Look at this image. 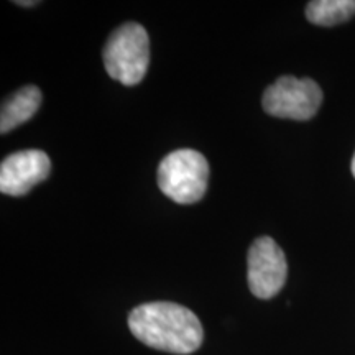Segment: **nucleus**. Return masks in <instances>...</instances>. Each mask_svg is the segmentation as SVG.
I'll use <instances>...</instances> for the list:
<instances>
[{"label": "nucleus", "mask_w": 355, "mask_h": 355, "mask_svg": "<svg viewBox=\"0 0 355 355\" xmlns=\"http://www.w3.org/2000/svg\"><path fill=\"white\" fill-rule=\"evenodd\" d=\"M128 327L140 343L162 352L188 355L196 352L204 340L196 314L168 301L137 306L128 316Z\"/></svg>", "instance_id": "nucleus-1"}, {"label": "nucleus", "mask_w": 355, "mask_h": 355, "mask_svg": "<svg viewBox=\"0 0 355 355\" xmlns=\"http://www.w3.org/2000/svg\"><path fill=\"white\" fill-rule=\"evenodd\" d=\"M104 66L107 74L123 86H135L145 78L150 64V40L140 24L119 26L105 43Z\"/></svg>", "instance_id": "nucleus-2"}, {"label": "nucleus", "mask_w": 355, "mask_h": 355, "mask_svg": "<svg viewBox=\"0 0 355 355\" xmlns=\"http://www.w3.org/2000/svg\"><path fill=\"white\" fill-rule=\"evenodd\" d=\"M209 165L196 150H175L158 166V186L162 193L178 204H194L207 189Z\"/></svg>", "instance_id": "nucleus-3"}, {"label": "nucleus", "mask_w": 355, "mask_h": 355, "mask_svg": "<svg viewBox=\"0 0 355 355\" xmlns=\"http://www.w3.org/2000/svg\"><path fill=\"white\" fill-rule=\"evenodd\" d=\"M263 109L266 114L290 121H309L322 104V91L309 78L283 76L265 91Z\"/></svg>", "instance_id": "nucleus-4"}, {"label": "nucleus", "mask_w": 355, "mask_h": 355, "mask_svg": "<svg viewBox=\"0 0 355 355\" xmlns=\"http://www.w3.org/2000/svg\"><path fill=\"white\" fill-rule=\"evenodd\" d=\"M286 257L272 237H260L252 243L247 257L248 288L257 298L270 300L285 286Z\"/></svg>", "instance_id": "nucleus-5"}, {"label": "nucleus", "mask_w": 355, "mask_h": 355, "mask_svg": "<svg viewBox=\"0 0 355 355\" xmlns=\"http://www.w3.org/2000/svg\"><path fill=\"white\" fill-rule=\"evenodd\" d=\"M51 162L42 150H21L0 165V191L7 196H24L50 176Z\"/></svg>", "instance_id": "nucleus-6"}, {"label": "nucleus", "mask_w": 355, "mask_h": 355, "mask_svg": "<svg viewBox=\"0 0 355 355\" xmlns=\"http://www.w3.org/2000/svg\"><path fill=\"white\" fill-rule=\"evenodd\" d=\"M42 104V91L37 86H25L3 102L0 112V132L7 133L33 117Z\"/></svg>", "instance_id": "nucleus-7"}, {"label": "nucleus", "mask_w": 355, "mask_h": 355, "mask_svg": "<svg viewBox=\"0 0 355 355\" xmlns=\"http://www.w3.org/2000/svg\"><path fill=\"white\" fill-rule=\"evenodd\" d=\"M355 15V0H313L306 6V19L319 26L344 24Z\"/></svg>", "instance_id": "nucleus-8"}, {"label": "nucleus", "mask_w": 355, "mask_h": 355, "mask_svg": "<svg viewBox=\"0 0 355 355\" xmlns=\"http://www.w3.org/2000/svg\"><path fill=\"white\" fill-rule=\"evenodd\" d=\"M15 3H17V6H20V7H35L38 2H32V0H28V2H24V0H19V2H15Z\"/></svg>", "instance_id": "nucleus-9"}, {"label": "nucleus", "mask_w": 355, "mask_h": 355, "mask_svg": "<svg viewBox=\"0 0 355 355\" xmlns=\"http://www.w3.org/2000/svg\"><path fill=\"white\" fill-rule=\"evenodd\" d=\"M352 175L355 178V155H354V158H352Z\"/></svg>", "instance_id": "nucleus-10"}]
</instances>
